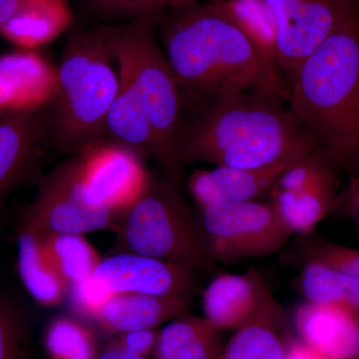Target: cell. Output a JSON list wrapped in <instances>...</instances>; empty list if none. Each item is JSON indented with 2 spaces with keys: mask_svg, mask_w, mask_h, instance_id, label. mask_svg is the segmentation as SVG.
Returning a JSON list of instances; mask_svg holds the SVG:
<instances>
[{
  "mask_svg": "<svg viewBox=\"0 0 359 359\" xmlns=\"http://www.w3.org/2000/svg\"><path fill=\"white\" fill-rule=\"evenodd\" d=\"M162 43L187 109L245 93L287 98L275 68L219 2L171 8Z\"/></svg>",
  "mask_w": 359,
  "mask_h": 359,
  "instance_id": "6da1fadb",
  "label": "cell"
},
{
  "mask_svg": "<svg viewBox=\"0 0 359 359\" xmlns=\"http://www.w3.org/2000/svg\"><path fill=\"white\" fill-rule=\"evenodd\" d=\"M287 108L334 167H359V0L287 82Z\"/></svg>",
  "mask_w": 359,
  "mask_h": 359,
  "instance_id": "7a4b0ae2",
  "label": "cell"
},
{
  "mask_svg": "<svg viewBox=\"0 0 359 359\" xmlns=\"http://www.w3.org/2000/svg\"><path fill=\"white\" fill-rule=\"evenodd\" d=\"M283 102L245 93L197 106L177 141V164L261 169L318 151Z\"/></svg>",
  "mask_w": 359,
  "mask_h": 359,
  "instance_id": "3957f363",
  "label": "cell"
},
{
  "mask_svg": "<svg viewBox=\"0 0 359 359\" xmlns=\"http://www.w3.org/2000/svg\"><path fill=\"white\" fill-rule=\"evenodd\" d=\"M57 74L48 107L51 139L61 152L81 155L106 141V120L119 88L117 61L102 28L68 37Z\"/></svg>",
  "mask_w": 359,
  "mask_h": 359,
  "instance_id": "277c9868",
  "label": "cell"
},
{
  "mask_svg": "<svg viewBox=\"0 0 359 359\" xmlns=\"http://www.w3.org/2000/svg\"><path fill=\"white\" fill-rule=\"evenodd\" d=\"M119 252H134L208 273L215 261L200 219L172 179L151 176L145 192L117 226Z\"/></svg>",
  "mask_w": 359,
  "mask_h": 359,
  "instance_id": "5b68a950",
  "label": "cell"
},
{
  "mask_svg": "<svg viewBox=\"0 0 359 359\" xmlns=\"http://www.w3.org/2000/svg\"><path fill=\"white\" fill-rule=\"evenodd\" d=\"M152 21L102 28L117 61L147 113L163 155V167L176 177L177 141L187 116L185 97L151 28Z\"/></svg>",
  "mask_w": 359,
  "mask_h": 359,
  "instance_id": "8992f818",
  "label": "cell"
},
{
  "mask_svg": "<svg viewBox=\"0 0 359 359\" xmlns=\"http://www.w3.org/2000/svg\"><path fill=\"white\" fill-rule=\"evenodd\" d=\"M120 219L90 192L82 178L80 156L75 155L44 177L36 197L23 212L21 224L43 235H84L117 230Z\"/></svg>",
  "mask_w": 359,
  "mask_h": 359,
  "instance_id": "52a82bcc",
  "label": "cell"
},
{
  "mask_svg": "<svg viewBox=\"0 0 359 359\" xmlns=\"http://www.w3.org/2000/svg\"><path fill=\"white\" fill-rule=\"evenodd\" d=\"M201 211L200 222L216 262L271 256L294 236L271 201L212 205Z\"/></svg>",
  "mask_w": 359,
  "mask_h": 359,
  "instance_id": "ba28073f",
  "label": "cell"
},
{
  "mask_svg": "<svg viewBox=\"0 0 359 359\" xmlns=\"http://www.w3.org/2000/svg\"><path fill=\"white\" fill-rule=\"evenodd\" d=\"M278 26L276 69L287 87L295 68L332 32L353 0H264Z\"/></svg>",
  "mask_w": 359,
  "mask_h": 359,
  "instance_id": "9c48e42d",
  "label": "cell"
},
{
  "mask_svg": "<svg viewBox=\"0 0 359 359\" xmlns=\"http://www.w3.org/2000/svg\"><path fill=\"white\" fill-rule=\"evenodd\" d=\"M80 156L81 173L90 192L122 218L148 186L143 158L131 149L105 141Z\"/></svg>",
  "mask_w": 359,
  "mask_h": 359,
  "instance_id": "30bf717a",
  "label": "cell"
},
{
  "mask_svg": "<svg viewBox=\"0 0 359 359\" xmlns=\"http://www.w3.org/2000/svg\"><path fill=\"white\" fill-rule=\"evenodd\" d=\"M93 276L113 294L192 299L200 292L197 273L192 269L134 252H119L101 259Z\"/></svg>",
  "mask_w": 359,
  "mask_h": 359,
  "instance_id": "8fae6325",
  "label": "cell"
},
{
  "mask_svg": "<svg viewBox=\"0 0 359 359\" xmlns=\"http://www.w3.org/2000/svg\"><path fill=\"white\" fill-rule=\"evenodd\" d=\"M49 138L48 107L0 113V209L39 163Z\"/></svg>",
  "mask_w": 359,
  "mask_h": 359,
  "instance_id": "7c38bea8",
  "label": "cell"
},
{
  "mask_svg": "<svg viewBox=\"0 0 359 359\" xmlns=\"http://www.w3.org/2000/svg\"><path fill=\"white\" fill-rule=\"evenodd\" d=\"M309 154L290 158L261 169L216 166L211 170H197L189 178V189L201 210L212 205L257 201L266 194L269 195L280 177Z\"/></svg>",
  "mask_w": 359,
  "mask_h": 359,
  "instance_id": "4fadbf2b",
  "label": "cell"
},
{
  "mask_svg": "<svg viewBox=\"0 0 359 359\" xmlns=\"http://www.w3.org/2000/svg\"><path fill=\"white\" fill-rule=\"evenodd\" d=\"M294 327L306 346L328 359H359V314L306 302L297 309Z\"/></svg>",
  "mask_w": 359,
  "mask_h": 359,
  "instance_id": "5bb4252c",
  "label": "cell"
},
{
  "mask_svg": "<svg viewBox=\"0 0 359 359\" xmlns=\"http://www.w3.org/2000/svg\"><path fill=\"white\" fill-rule=\"evenodd\" d=\"M271 292L257 273H222L202 292L204 318L219 332L238 330L257 313Z\"/></svg>",
  "mask_w": 359,
  "mask_h": 359,
  "instance_id": "9a60e30c",
  "label": "cell"
},
{
  "mask_svg": "<svg viewBox=\"0 0 359 359\" xmlns=\"http://www.w3.org/2000/svg\"><path fill=\"white\" fill-rule=\"evenodd\" d=\"M332 164L294 191H271V202L294 235L311 233L337 202V180Z\"/></svg>",
  "mask_w": 359,
  "mask_h": 359,
  "instance_id": "2e32d148",
  "label": "cell"
},
{
  "mask_svg": "<svg viewBox=\"0 0 359 359\" xmlns=\"http://www.w3.org/2000/svg\"><path fill=\"white\" fill-rule=\"evenodd\" d=\"M191 301L121 292L111 297L96 321L108 332L120 334L132 330H155L188 313Z\"/></svg>",
  "mask_w": 359,
  "mask_h": 359,
  "instance_id": "e0dca14e",
  "label": "cell"
},
{
  "mask_svg": "<svg viewBox=\"0 0 359 359\" xmlns=\"http://www.w3.org/2000/svg\"><path fill=\"white\" fill-rule=\"evenodd\" d=\"M119 76V88L106 120V141L131 149L143 159L159 161L163 166L159 142L143 104L128 79L120 72Z\"/></svg>",
  "mask_w": 359,
  "mask_h": 359,
  "instance_id": "ac0fdd59",
  "label": "cell"
},
{
  "mask_svg": "<svg viewBox=\"0 0 359 359\" xmlns=\"http://www.w3.org/2000/svg\"><path fill=\"white\" fill-rule=\"evenodd\" d=\"M73 21L67 0H22L0 34L22 50H36L58 39Z\"/></svg>",
  "mask_w": 359,
  "mask_h": 359,
  "instance_id": "d6986e66",
  "label": "cell"
},
{
  "mask_svg": "<svg viewBox=\"0 0 359 359\" xmlns=\"http://www.w3.org/2000/svg\"><path fill=\"white\" fill-rule=\"evenodd\" d=\"M283 311L273 295L223 347L219 359H285Z\"/></svg>",
  "mask_w": 359,
  "mask_h": 359,
  "instance_id": "ffe728a7",
  "label": "cell"
},
{
  "mask_svg": "<svg viewBox=\"0 0 359 359\" xmlns=\"http://www.w3.org/2000/svg\"><path fill=\"white\" fill-rule=\"evenodd\" d=\"M219 330L205 318L185 313L158 332L153 359H219Z\"/></svg>",
  "mask_w": 359,
  "mask_h": 359,
  "instance_id": "44dd1931",
  "label": "cell"
},
{
  "mask_svg": "<svg viewBox=\"0 0 359 359\" xmlns=\"http://www.w3.org/2000/svg\"><path fill=\"white\" fill-rule=\"evenodd\" d=\"M0 73L13 80L20 110L49 107L57 90V68L35 50H18L0 56Z\"/></svg>",
  "mask_w": 359,
  "mask_h": 359,
  "instance_id": "7402d4cb",
  "label": "cell"
},
{
  "mask_svg": "<svg viewBox=\"0 0 359 359\" xmlns=\"http://www.w3.org/2000/svg\"><path fill=\"white\" fill-rule=\"evenodd\" d=\"M18 250L20 276L33 299L43 306H59L69 285L45 254L43 233L20 224Z\"/></svg>",
  "mask_w": 359,
  "mask_h": 359,
  "instance_id": "603a6c76",
  "label": "cell"
},
{
  "mask_svg": "<svg viewBox=\"0 0 359 359\" xmlns=\"http://www.w3.org/2000/svg\"><path fill=\"white\" fill-rule=\"evenodd\" d=\"M299 287L311 304L340 306L359 314V283L332 266L306 262L299 276Z\"/></svg>",
  "mask_w": 359,
  "mask_h": 359,
  "instance_id": "cb8c5ba5",
  "label": "cell"
},
{
  "mask_svg": "<svg viewBox=\"0 0 359 359\" xmlns=\"http://www.w3.org/2000/svg\"><path fill=\"white\" fill-rule=\"evenodd\" d=\"M43 247L52 266L69 287L91 278L101 262L98 252L83 235H43Z\"/></svg>",
  "mask_w": 359,
  "mask_h": 359,
  "instance_id": "d4e9b609",
  "label": "cell"
},
{
  "mask_svg": "<svg viewBox=\"0 0 359 359\" xmlns=\"http://www.w3.org/2000/svg\"><path fill=\"white\" fill-rule=\"evenodd\" d=\"M219 4L276 69L278 26L266 2L264 0H224Z\"/></svg>",
  "mask_w": 359,
  "mask_h": 359,
  "instance_id": "484cf974",
  "label": "cell"
},
{
  "mask_svg": "<svg viewBox=\"0 0 359 359\" xmlns=\"http://www.w3.org/2000/svg\"><path fill=\"white\" fill-rule=\"evenodd\" d=\"M44 346L50 359H95V337L84 325L59 318L47 327Z\"/></svg>",
  "mask_w": 359,
  "mask_h": 359,
  "instance_id": "4316f807",
  "label": "cell"
},
{
  "mask_svg": "<svg viewBox=\"0 0 359 359\" xmlns=\"http://www.w3.org/2000/svg\"><path fill=\"white\" fill-rule=\"evenodd\" d=\"M28 325L13 299L0 297V359H28Z\"/></svg>",
  "mask_w": 359,
  "mask_h": 359,
  "instance_id": "83f0119b",
  "label": "cell"
},
{
  "mask_svg": "<svg viewBox=\"0 0 359 359\" xmlns=\"http://www.w3.org/2000/svg\"><path fill=\"white\" fill-rule=\"evenodd\" d=\"M114 294L102 280L94 276L71 285L72 308L87 320L96 321L103 306Z\"/></svg>",
  "mask_w": 359,
  "mask_h": 359,
  "instance_id": "f1b7e54d",
  "label": "cell"
},
{
  "mask_svg": "<svg viewBox=\"0 0 359 359\" xmlns=\"http://www.w3.org/2000/svg\"><path fill=\"white\" fill-rule=\"evenodd\" d=\"M99 13L131 21H153L166 11L169 0H92Z\"/></svg>",
  "mask_w": 359,
  "mask_h": 359,
  "instance_id": "f546056e",
  "label": "cell"
},
{
  "mask_svg": "<svg viewBox=\"0 0 359 359\" xmlns=\"http://www.w3.org/2000/svg\"><path fill=\"white\" fill-rule=\"evenodd\" d=\"M311 248L309 261L320 262L332 266L359 283V250L330 243L311 245Z\"/></svg>",
  "mask_w": 359,
  "mask_h": 359,
  "instance_id": "4dcf8cb0",
  "label": "cell"
},
{
  "mask_svg": "<svg viewBox=\"0 0 359 359\" xmlns=\"http://www.w3.org/2000/svg\"><path fill=\"white\" fill-rule=\"evenodd\" d=\"M157 330H138L124 332L120 337L119 342L129 351L139 354V355L148 358L154 353L156 341L158 337Z\"/></svg>",
  "mask_w": 359,
  "mask_h": 359,
  "instance_id": "1f68e13d",
  "label": "cell"
},
{
  "mask_svg": "<svg viewBox=\"0 0 359 359\" xmlns=\"http://www.w3.org/2000/svg\"><path fill=\"white\" fill-rule=\"evenodd\" d=\"M20 96L13 80L0 73V113L20 111Z\"/></svg>",
  "mask_w": 359,
  "mask_h": 359,
  "instance_id": "d6a6232c",
  "label": "cell"
},
{
  "mask_svg": "<svg viewBox=\"0 0 359 359\" xmlns=\"http://www.w3.org/2000/svg\"><path fill=\"white\" fill-rule=\"evenodd\" d=\"M285 359H328L314 351L301 339L287 344Z\"/></svg>",
  "mask_w": 359,
  "mask_h": 359,
  "instance_id": "836d02e7",
  "label": "cell"
},
{
  "mask_svg": "<svg viewBox=\"0 0 359 359\" xmlns=\"http://www.w3.org/2000/svg\"><path fill=\"white\" fill-rule=\"evenodd\" d=\"M95 359H148L144 356L129 351L120 344L119 340L109 344L100 353L97 354Z\"/></svg>",
  "mask_w": 359,
  "mask_h": 359,
  "instance_id": "e575fe53",
  "label": "cell"
},
{
  "mask_svg": "<svg viewBox=\"0 0 359 359\" xmlns=\"http://www.w3.org/2000/svg\"><path fill=\"white\" fill-rule=\"evenodd\" d=\"M22 0H0V29L20 8Z\"/></svg>",
  "mask_w": 359,
  "mask_h": 359,
  "instance_id": "d590c367",
  "label": "cell"
},
{
  "mask_svg": "<svg viewBox=\"0 0 359 359\" xmlns=\"http://www.w3.org/2000/svg\"><path fill=\"white\" fill-rule=\"evenodd\" d=\"M200 1L221 2L224 1V0H169V2H168L167 9L175 8V7L188 6V4H198V2Z\"/></svg>",
  "mask_w": 359,
  "mask_h": 359,
  "instance_id": "8d00e7d4",
  "label": "cell"
},
{
  "mask_svg": "<svg viewBox=\"0 0 359 359\" xmlns=\"http://www.w3.org/2000/svg\"><path fill=\"white\" fill-rule=\"evenodd\" d=\"M355 195H356V199H358V197H359V182H358V186H356Z\"/></svg>",
  "mask_w": 359,
  "mask_h": 359,
  "instance_id": "74e56055",
  "label": "cell"
},
{
  "mask_svg": "<svg viewBox=\"0 0 359 359\" xmlns=\"http://www.w3.org/2000/svg\"><path fill=\"white\" fill-rule=\"evenodd\" d=\"M358 202H359V197H358Z\"/></svg>",
  "mask_w": 359,
  "mask_h": 359,
  "instance_id": "f35d334b",
  "label": "cell"
},
{
  "mask_svg": "<svg viewBox=\"0 0 359 359\" xmlns=\"http://www.w3.org/2000/svg\"><path fill=\"white\" fill-rule=\"evenodd\" d=\"M67 1H70V0H67Z\"/></svg>",
  "mask_w": 359,
  "mask_h": 359,
  "instance_id": "ab89813d",
  "label": "cell"
}]
</instances>
